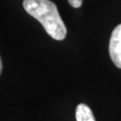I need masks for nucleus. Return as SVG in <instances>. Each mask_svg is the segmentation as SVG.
<instances>
[{
	"label": "nucleus",
	"instance_id": "f257e3e1",
	"mask_svg": "<svg viewBox=\"0 0 121 121\" xmlns=\"http://www.w3.org/2000/svg\"><path fill=\"white\" fill-rule=\"evenodd\" d=\"M23 8L39 21L52 39L63 40L66 36V28L56 5L50 0H23Z\"/></svg>",
	"mask_w": 121,
	"mask_h": 121
},
{
	"label": "nucleus",
	"instance_id": "7ed1b4c3",
	"mask_svg": "<svg viewBox=\"0 0 121 121\" xmlns=\"http://www.w3.org/2000/svg\"><path fill=\"white\" fill-rule=\"evenodd\" d=\"M75 118L76 121H96L91 109L84 103L79 104L76 107Z\"/></svg>",
	"mask_w": 121,
	"mask_h": 121
},
{
	"label": "nucleus",
	"instance_id": "f03ea898",
	"mask_svg": "<svg viewBox=\"0 0 121 121\" xmlns=\"http://www.w3.org/2000/svg\"><path fill=\"white\" fill-rule=\"evenodd\" d=\"M108 52L112 62L121 69V24H118L111 33Z\"/></svg>",
	"mask_w": 121,
	"mask_h": 121
},
{
	"label": "nucleus",
	"instance_id": "20e7f679",
	"mask_svg": "<svg viewBox=\"0 0 121 121\" xmlns=\"http://www.w3.org/2000/svg\"><path fill=\"white\" fill-rule=\"evenodd\" d=\"M71 6L74 8H79L82 4V0H67Z\"/></svg>",
	"mask_w": 121,
	"mask_h": 121
},
{
	"label": "nucleus",
	"instance_id": "39448f33",
	"mask_svg": "<svg viewBox=\"0 0 121 121\" xmlns=\"http://www.w3.org/2000/svg\"><path fill=\"white\" fill-rule=\"evenodd\" d=\"M2 72V60H1V57H0V74Z\"/></svg>",
	"mask_w": 121,
	"mask_h": 121
}]
</instances>
